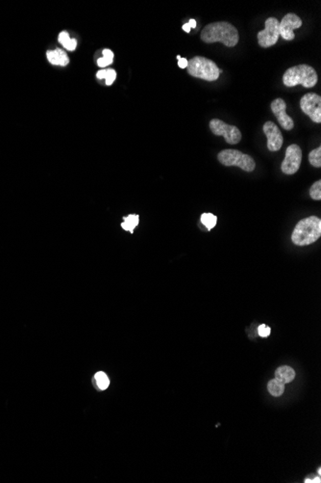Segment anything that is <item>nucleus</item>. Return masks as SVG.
Masks as SVG:
<instances>
[{
	"instance_id": "1",
	"label": "nucleus",
	"mask_w": 321,
	"mask_h": 483,
	"mask_svg": "<svg viewBox=\"0 0 321 483\" xmlns=\"http://www.w3.org/2000/svg\"><path fill=\"white\" fill-rule=\"evenodd\" d=\"M238 29L226 21H218L208 24L201 31V40L207 43L222 42L224 45L233 47L238 42Z\"/></svg>"
},
{
	"instance_id": "2",
	"label": "nucleus",
	"mask_w": 321,
	"mask_h": 483,
	"mask_svg": "<svg viewBox=\"0 0 321 483\" xmlns=\"http://www.w3.org/2000/svg\"><path fill=\"white\" fill-rule=\"evenodd\" d=\"M321 236V220L310 216L299 221L291 234V240L297 246H307Z\"/></svg>"
},
{
	"instance_id": "3",
	"label": "nucleus",
	"mask_w": 321,
	"mask_h": 483,
	"mask_svg": "<svg viewBox=\"0 0 321 483\" xmlns=\"http://www.w3.org/2000/svg\"><path fill=\"white\" fill-rule=\"evenodd\" d=\"M317 74L309 65H297L291 67L283 75V82L287 87L302 85L305 88H312L317 83Z\"/></svg>"
},
{
	"instance_id": "4",
	"label": "nucleus",
	"mask_w": 321,
	"mask_h": 483,
	"mask_svg": "<svg viewBox=\"0 0 321 483\" xmlns=\"http://www.w3.org/2000/svg\"><path fill=\"white\" fill-rule=\"evenodd\" d=\"M186 70L191 76L207 81L217 80L220 74V70L217 64L202 56L192 57L187 61Z\"/></svg>"
},
{
	"instance_id": "5",
	"label": "nucleus",
	"mask_w": 321,
	"mask_h": 483,
	"mask_svg": "<svg viewBox=\"0 0 321 483\" xmlns=\"http://www.w3.org/2000/svg\"><path fill=\"white\" fill-rule=\"evenodd\" d=\"M218 159L224 166H236L245 172H252L256 167L253 158L238 150H223L218 154Z\"/></svg>"
},
{
	"instance_id": "6",
	"label": "nucleus",
	"mask_w": 321,
	"mask_h": 483,
	"mask_svg": "<svg viewBox=\"0 0 321 483\" xmlns=\"http://www.w3.org/2000/svg\"><path fill=\"white\" fill-rule=\"evenodd\" d=\"M210 128L215 135L224 137L231 145H236L241 140V132L237 126L227 125L219 119H213L210 122Z\"/></svg>"
},
{
	"instance_id": "7",
	"label": "nucleus",
	"mask_w": 321,
	"mask_h": 483,
	"mask_svg": "<svg viewBox=\"0 0 321 483\" xmlns=\"http://www.w3.org/2000/svg\"><path fill=\"white\" fill-rule=\"evenodd\" d=\"M302 161V151L296 144H292L286 150L285 158L282 162L281 169L286 175H294L300 168Z\"/></svg>"
},
{
	"instance_id": "8",
	"label": "nucleus",
	"mask_w": 321,
	"mask_h": 483,
	"mask_svg": "<svg viewBox=\"0 0 321 483\" xmlns=\"http://www.w3.org/2000/svg\"><path fill=\"white\" fill-rule=\"evenodd\" d=\"M280 21L275 18L266 21V27L258 33V42L262 47H270L278 42L280 37Z\"/></svg>"
},
{
	"instance_id": "9",
	"label": "nucleus",
	"mask_w": 321,
	"mask_h": 483,
	"mask_svg": "<svg viewBox=\"0 0 321 483\" xmlns=\"http://www.w3.org/2000/svg\"><path fill=\"white\" fill-rule=\"evenodd\" d=\"M302 111L311 118L314 123H321V96L309 93L303 95L300 100Z\"/></svg>"
},
{
	"instance_id": "10",
	"label": "nucleus",
	"mask_w": 321,
	"mask_h": 483,
	"mask_svg": "<svg viewBox=\"0 0 321 483\" xmlns=\"http://www.w3.org/2000/svg\"><path fill=\"white\" fill-rule=\"evenodd\" d=\"M302 26V21L293 13L287 14L279 23L280 36L286 41H292L295 37L294 30Z\"/></svg>"
},
{
	"instance_id": "11",
	"label": "nucleus",
	"mask_w": 321,
	"mask_h": 483,
	"mask_svg": "<svg viewBox=\"0 0 321 483\" xmlns=\"http://www.w3.org/2000/svg\"><path fill=\"white\" fill-rule=\"evenodd\" d=\"M264 132L268 138V149L270 152H277L283 146L284 138L280 131L279 127L273 122L269 121L263 126Z\"/></svg>"
},
{
	"instance_id": "12",
	"label": "nucleus",
	"mask_w": 321,
	"mask_h": 483,
	"mask_svg": "<svg viewBox=\"0 0 321 483\" xmlns=\"http://www.w3.org/2000/svg\"><path fill=\"white\" fill-rule=\"evenodd\" d=\"M271 110L274 116L277 118L281 126L286 130H291L294 126V123L290 116L287 114V104L283 99H276L271 103Z\"/></svg>"
},
{
	"instance_id": "13",
	"label": "nucleus",
	"mask_w": 321,
	"mask_h": 483,
	"mask_svg": "<svg viewBox=\"0 0 321 483\" xmlns=\"http://www.w3.org/2000/svg\"><path fill=\"white\" fill-rule=\"evenodd\" d=\"M46 56H47V59L50 63L53 64V65H57V66H67L70 60H69V57L68 55L66 54V53L60 50V49H57L55 51H50V52H47L46 53Z\"/></svg>"
},
{
	"instance_id": "14",
	"label": "nucleus",
	"mask_w": 321,
	"mask_h": 483,
	"mask_svg": "<svg viewBox=\"0 0 321 483\" xmlns=\"http://www.w3.org/2000/svg\"><path fill=\"white\" fill-rule=\"evenodd\" d=\"M295 377L294 369L288 366H283L276 369L275 371V378L278 379L282 383H290Z\"/></svg>"
},
{
	"instance_id": "15",
	"label": "nucleus",
	"mask_w": 321,
	"mask_h": 483,
	"mask_svg": "<svg viewBox=\"0 0 321 483\" xmlns=\"http://www.w3.org/2000/svg\"><path fill=\"white\" fill-rule=\"evenodd\" d=\"M139 223H140V216L137 215V214H130L127 217L123 218L121 227L124 231L133 233L136 227L139 225Z\"/></svg>"
},
{
	"instance_id": "16",
	"label": "nucleus",
	"mask_w": 321,
	"mask_h": 483,
	"mask_svg": "<svg viewBox=\"0 0 321 483\" xmlns=\"http://www.w3.org/2000/svg\"><path fill=\"white\" fill-rule=\"evenodd\" d=\"M268 389L273 397H280L285 392V384L282 383L278 379H272L268 385Z\"/></svg>"
},
{
	"instance_id": "17",
	"label": "nucleus",
	"mask_w": 321,
	"mask_h": 483,
	"mask_svg": "<svg viewBox=\"0 0 321 483\" xmlns=\"http://www.w3.org/2000/svg\"><path fill=\"white\" fill-rule=\"evenodd\" d=\"M200 221L207 228L208 231H211L214 227H216L217 222H218V217L216 215H214L213 213L207 212V213H203L201 215Z\"/></svg>"
},
{
	"instance_id": "18",
	"label": "nucleus",
	"mask_w": 321,
	"mask_h": 483,
	"mask_svg": "<svg viewBox=\"0 0 321 483\" xmlns=\"http://www.w3.org/2000/svg\"><path fill=\"white\" fill-rule=\"evenodd\" d=\"M309 161L313 167L320 168L321 167V148L318 147L312 150L309 154Z\"/></svg>"
},
{
	"instance_id": "19",
	"label": "nucleus",
	"mask_w": 321,
	"mask_h": 483,
	"mask_svg": "<svg viewBox=\"0 0 321 483\" xmlns=\"http://www.w3.org/2000/svg\"><path fill=\"white\" fill-rule=\"evenodd\" d=\"M94 378H95V381H96V383H97L98 388L100 389V390H106V389L109 387V385H110L109 378H108V376H107L104 372H102V371L97 372V373L95 374V377H94Z\"/></svg>"
},
{
	"instance_id": "20",
	"label": "nucleus",
	"mask_w": 321,
	"mask_h": 483,
	"mask_svg": "<svg viewBox=\"0 0 321 483\" xmlns=\"http://www.w3.org/2000/svg\"><path fill=\"white\" fill-rule=\"evenodd\" d=\"M310 196H311V199L315 200V201L321 200V180L315 181L311 185V189H310Z\"/></svg>"
},
{
	"instance_id": "21",
	"label": "nucleus",
	"mask_w": 321,
	"mask_h": 483,
	"mask_svg": "<svg viewBox=\"0 0 321 483\" xmlns=\"http://www.w3.org/2000/svg\"><path fill=\"white\" fill-rule=\"evenodd\" d=\"M116 78V73L114 70H112V69H109L107 70V73H106V85H112L114 83V80Z\"/></svg>"
},
{
	"instance_id": "22",
	"label": "nucleus",
	"mask_w": 321,
	"mask_h": 483,
	"mask_svg": "<svg viewBox=\"0 0 321 483\" xmlns=\"http://www.w3.org/2000/svg\"><path fill=\"white\" fill-rule=\"evenodd\" d=\"M258 332H259L260 336H262V337H268V336L270 335L271 330H270V328L269 326L262 324V325H260L259 328H258Z\"/></svg>"
},
{
	"instance_id": "23",
	"label": "nucleus",
	"mask_w": 321,
	"mask_h": 483,
	"mask_svg": "<svg viewBox=\"0 0 321 483\" xmlns=\"http://www.w3.org/2000/svg\"><path fill=\"white\" fill-rule=\"evenodd\" d=\"M58 40H59L60 43H62V45L63 46L67 42L71 40V38H70V35H69L68 32L62 31L60 33Z\"/></svg>"
},
{
	"instance_id": "24",
	"label": "nucleus",
	"mask_w": 321,
	"mask_h": 483,
	"mask_svg": "<svg viewBox=\"0 0 321 483\" xmlns=\"http://www.w3.org/2000/svg\"><path fill=\"white\" fill-rule=\"evenodd\" d=\"M76 45H77V41H76L75 39H71L69 42H67V43L63 45V47H65L66 50H68V51L73 52V51L75 50Z\"/></svg>"
},
{
	"instance_id": "25",
	"label": "nucleus",
	"mask_w": 321,
	"mask_h": 483,
	"mask_svg": "<svg viewBox=\"0 0 321 483\" xmlns=\"http://www.w3.org/2000/svg\"><path fill=\"white\" fill-rule=\"evenodd\" d=\"M103 57L105 59H107V60L113 62V60H114V53H113V52H111L110 50H104Z\"/></svg>"
},
{
	"instance_id": "26",
	"label": "nucleus",
	"mask_w": 321,
	"mask_h": 483,
	"mask_svg": "<svg viewBox=\"0 0 321 483\" xmlns=\"http://www.w3.org/2000/svg\"><path fill=\"white\" fill-rule=\"evenodd\" d=\"M112 63H113V62H111V61L105 59L104 57L99 58V59L97 60V65H98L100 68H105V67H107V66H109V65H111Z\"/></svg>"
},
{
	"instance_id": "27",
	"label": "nucleus",
	"mask_w": 321,
	"mask_h": 483,
	"mask_svg": "<svg viewBox=\"0 0 321 483\" xmlns=\"http://www.w3.org/2000/svg\"><path fill=\"white\" fill-rule=\"evenodd\" d=\"M178 65L181 69H185L187 67V60L186 58H181L179 61H178Z\"/></svg>"
},
{
	"instance_id": "28",
	"label": "nucleus",
	"mask_w": 321,
	"mask_h": 483,
	"mask_svg": "<svg viewBox=\"0 0 321 483\" xmlns=\"http://www.w3.org/2000/svg\"><path fill=\"white\" fill-rule=\"evenodd\" d=\"M106 73H107V70H101L99 72H97L96 74V76L98 79H105L106 77Z\"/></svg>"
},
{
	"instance_id": "29",
	"label": "nucleus",
	"mask_w": 321,
	"mask_h": 483,
	"mask_svg": "<svg viewBox=\"0 0 321 483\" xmlns=\"http://www.w3.org/2000/svg\"><path fill=\"white\" fill-rule=\"evenodd\" d=\"M305 482H307V483H309V482H317V483H319V482H320V477H319V476H318V477H314V478H312V479H310V478H306V479H305Z\"/></svg>"
},
{
	"instance_id": "30",
	"label": "nucleus",
	"mask_w": 321,
	"mask_h": 483,
	"mask_svg": "<svg viewBox=\"0 0 321 483\" xmlns=\"http://www.w3.org/2000/svg\"><path fill=\"white\" fill-rule=\"evenodd\" d=\"M187 23H188V25H189L190 29H191V28H196V27H197V21H196V20H194V19L189 20V21H188Z\"/></svg>"
},
{
	"instance_id": "31",
	"label": "nucleus",
	"mask_w": 321,
	"mask_h": 483,
	"mask_svg": "<svg viewBox=\"0 0 321 483\" xmlns=\"http://www.w3.org/2000/svg\"><path fill=\"white\" fill-rule=\"evenodd\" d=\"M182 28H183V30H184V31H186V33H189V32H190V27H189L188 23H185V24L183 25V27H182Z\"/></svg>"
},
{
	"instance_id": "32",
	"label": "nucleus",
	"mask_w": 321,
	"mask_h": 483,
	"mask_svg": "<svg viewBox=\"0 0 321 483\" xmlns=\"http://www.w3.org/2000/svg\"><path fill=\"white\" fill-rule=\"evenodd\" d=\"M176 58H177V60H178V61H179V60H180V59H181V56H180V55H177Z\"/></svg>"
}]
</instances>
